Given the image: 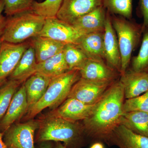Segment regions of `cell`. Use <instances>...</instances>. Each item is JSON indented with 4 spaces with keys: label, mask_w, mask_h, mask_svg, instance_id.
<instances>
[{
    "label": "cell",
    "mask_w": 148,
    "mask_h": 148,
    "mask_svg": "<svg viewBox=\"0 0 148 148\" xmlns=\"http://www.w3.org/2000/svg\"><path fill=\"white\" fill-rule=\"evenodd\" d=\"M81 78L79 71L73 69L52 78L45 94L38 102L27 111L23 120L34 119L47 108H57L68 98L73 86Z\"/></svg>",
    "instance_id": "3957f363"
},
{
    "label": "cell",
    "mask_w": 148,
    "mask_h": 148,
    "mask_svg": "<svg viewBox=\"0 0 148 148\" xmlns=\"http://www.w3.org/2000/svg\"><path fill=\"white\" fill-rule=\"evenodd\" d=\"M21 84L17 81L10 79L0 86V121L5 114L14 95Z\"/></svg>",
    "instance_id": "cb8c5ba5"
},
{
    "label": "cell",
    "mask_w": 148,
    "mask_h": 148,
    "mask_svg": "<svg viewBox=\"0 0 148 148\" xmlns=\"http://www.w3.org/2000/svg\"><path fill=\"white\" fill-rule=\"evenodd\" d=\"M104 34L97 32L83 35L76 45L88 58L105 61Z\"/></svg>",
    "instance_id": "ac0fdd59"
},
{
    "label": "cell",
    "mask_w": 148,
    "mask_h": 148,
    "mask_svg": "<svg viewBox=\"0 0 148 148\" xmlns=\"http://www.w3.org/2000/svg\"><path fill=\"white\" fill-rule=\"evenodd\" d=\"M78 70L81 77L98 82L112 84L120 74L109 66L106 61L88 58Z\"/></svg>",
    "instance_id": "8fae6325"
},
{
    "label": "cell",
    "mask_w": 148,
    "mask_h": 148,
    "mask_svg": "<svg viewBox=\"0 0 148 148\" xmlns=\"http://www.w3.org/2000/svg\"><path fill=\"white\" fill-rule=\"evenodd\" d=\"M37 64L35 51L32 45L25 51L10 79L15 80L23 84L36 72Z\"/></svg>",
    "instance_id": "44dd1931"
},
{
    "label": "cell",
    "mask_w": 148,
    "mask_h": 148,
    "mask_svg": "<svg viewBox=\"0 0 148 148\" xmlns=\"http://www.w3.org/2000/svg\"><path fill=\"white\" fill-rule=\"evenodd\" d=\"M28 110L27 94L24 83L14 95L6 112L0 121V130L5 132L25 116Z\"/></svg>",
    "instance_id": "5bb4252c"
},
{
    "label": "cell",
    "mask_w": 148,
    "mask_h": 148,
    "mask_svg": "<svg viewBox=\"0 0 148 148\" xmlns=\"http://www.w3.org/2000/svg\"><path fill=\"white\" fill-rule=\"evenodd\" d=\"M132 69L134 71L148 73V29L144 33L140 51L132 60Z\"/></svg>",
    "instance_id": "4316f807"
},
{
    "label": "cell",
    "mask_w": 148,
    "mask_h": 148,
    "mask_svg": "<svg viewBox=\"0 0 148 148\" xmlns=\"http://www.w3.org/2000/svg\"><path fill=\"white\" fill-rule=\"evenodd\" d=\"M53 148H67L60 142H56Z\"/></svg>",
    "instance_id": "d590c367"
},
{
    "label": "cell",
    "mask_w": 148,
    "mask_h": 148,
    "mask_svg": "<svg viewBox=\"0 0 148 148\" xmlns=\"http://www.w3.org/2000/svg\"><path fill=\"white\" fill-rule=\"evenodd\" d=\"M2 43V41L1 40V39H0V46H1V44Z\"/></svg>",
    "instance_id": "74e56055"
},
{
    "label": "cell",
    "mask_w": 148,
    "mask_h": 148,
    "mask_svg": "<svg viewBox=\"0 0 148 148\" xmlns=\"http://www.w3.org/2000/svg\"><path fill=\"white\" fill-rule=\"evenodd\" d=\"M68 71L69 68L64 59L63 51L45 61L38 63L36 73L52 78Z\"/></svg>",
    "instance_id": "603a6c76"
},
{
    "label": "cell",
    "mask_w": 148,
    "mask_h": 148,
    "mask_svg": "<svg viewBox=\"0 0 148 148\" xmlns=\"http://www.w3.org/2000/svg\"><path fill=\"white\" fill-rule=\"evenodd\" d=\"M63 53L69 71L78 70L88 59L82 51L74 44H66L63 49Z\"/></svg>",
    "instance_id": "d4e9b609"
},
{
    "label": "cell",
    "mask_w": 148,
    "mask_h": 148,
    "mask_svg": "<svg viewBox=\"0 0 148 148\" xmlns=\"http://www.w3.org/2000/svg\"><path fill=\"white\" fill-rule=\"evenodd\" d=\"M64 0H45L36 1L32 6V12L45 18L56 17Z\"/></svg>",
    "instance_id": "83f0119b"
},
{
    "label": "cell",
    "mask_w": 148,
    "mask_h": 148,
    "mask_svg": "<svg viewBox=\"0 0 148 148\" xmlns=\"http://www.w3.org/2000/svg\"><path fill=\"white\" fill-rule=\"evenodd\" d=\"M90 148H104V146L102 143L100 142H97L92 144Z\"/></svg>",
    "instance_id": "836d02e7"
},
{
    "label": "cell",
    "mask_w": 148,
    "mask_h": 148,
    "mask_svg": "<svg viewBox=\"0 0 148 148\" xmlns=\"http://www.w3.org/2000/svg\"><path fill=\"white\" fill-rule=\"evenodd\" d=\"M125 99L122 85L116 80L97 102L92 114L83 121L87 138L108 143L114 130L120 125Z\"/></svg>",
    "instance_id": "6da1fadb"
},
{
    "label": "cell",
    "mask_w": 148,
    "mask_h": 148,
    "mask_svg": "<svg viewBox=\"0 0 148 148\" xmlns=\"http://www.w3.org/2000/svg\"><path fill=\"white\" fill-rule=\"evenodd\" d=\"M7 80L6 79L0 81V86H1Z\"/></svg>",
    "instance_id": "8d00e7d4"
},
{
    "label": "cell",
    "mask_w": 148,
    "mask_h": 148,
    "mask_svg": "<svg viewBox=\"0 0 148 148\" xmlns=\"http://www.w3.org/2000/svg\"><path fill=\"white\" fill-rule=\"evenodd\" d=\"M138 10L143 18L144 30L148 29V0H139Z\"/></svg>",
    "instance_id": "4dcf8cb0"
},
{
    "label": "cell",
    "mask_w": 148,
    "mask_h": 148,
    "mask_svg": "<svg viewBox=\"0 0 148 148\" xmlns=\"http://www.w3.org/2000/svg\"><path fill=\"white\" fill-rule=\"evenodd\" d=\"M45 17L32 11L9 16L0 36L2 42L21 43L38 36L42 29Z\"/></svg>",
    "instance_id": "277c9868"
},
{
    "label": "cell",
    "mask_w": 148,
    "mask_h": 148,
    "mask_svg": "<svg viewBox=\"0 0 148 148\" xmlns=\"http://www.w3.org/2000/svg\"><path fill=\"white\" fill-rule=\"evenodd\" d=\"M53 146L51 141H45L39 143L37 148H53Z\"/></svg>",
    "instance_id": "d6a6232c"
},
{
    "label": "cell",
    "mask_w": 148,
    "mask_h": 148,
    "mask_svg": "<svg viewBox=\"0 0 148 148\" xmlns=\"http://www.w3.org/2000/svg\"><path fill=\"white\" fill-rule=\"evenodd\" d=\"M104 47L106 63L120 74L121 57L118 41L112 24L110 14L108 11L104 30Z\"/></svg>",
    "instance_id": "4fadbf2b"
},
{
    "label": "cell",
    "mask_w": 148,
    "mask_h": 148,
    "mask_svg": "<svg viewBox=\"0 0 148 148\" xmlns=\"http://www.w3.org/2000/svg\"><path fill=\"white\" fill-rule=\"evenodd\" d=\"M107 144L119 148H148V137L139 135L119 125L114 130Z\"/></svg>",
    "instance_id": "e0dca14e"
},
{
    "label": "cell",
    "mask_w": 148,
    "mask_h": 148,
    "mask_svg": "<svg viewBox=\"0 0 148 148\" xmlns=\"http://www.w3.org/2000/svg\"><path fill=\"white\" fill-rule=\"evenodd\" d=\"M51 79L36 73L24 83L28 104V110L36 104L45 94Z\"/></svg>",
    "instance_id": "ffe728a7"
},
{
    "label": "cell",
    "mask_w": 148,
    "mask_h": 148,
    "mask_svg": "<svg viewBox=\"0 0 148 148\" xmlns=\"http://www.w3.org/2000/svg\"><path fill=\"white\" fill-rule=\"evenodd\" d=\"M30 42L12 44L2 42L0 46V81L6 79L14 71Z\"/></svg>",
    "instance_id": "30bf717a"
},
{
    "label": "cell",
    "mask_w": 148,
    "mask_h": 148,
    "mask_svg": "<svg viewBox=\"0 0 148 148\" xmlns=\"http://www.w3.org/2000/svg\"><path fill=\"white\" fill-rule=\"evenodd\" d=\"M82 36L71 24L57 17L46 18L43 27L38 35L65 44L75 45Z\"/></svg>",
    "instance_id": "52a82bcc"
},
{
    "label": "cell",
    "mask_w": 148,
    "mask_h": 148,
    "mask_svg": "<svg viewBox=\"0 0 148 148\" xmlns=\"http://www.w3.org/2000/svg\"><path fill=\"white\" fill-rule=\"evenodd\" d=\"M133 0H102V4L111 14L119 15L127 19L132 16Z\"/></svg>",
    "instance_id": "484cf974"
},
{
    "label": "cell",
    "mask_w": 148,
    "mask_h": 148,
    "mask_svg": "<svg viewBox=\"0 0 148 148\" xmlns=\"http://www.w3.org/2000/svg\"><path fill=\"white\" fill-rule=\"evenodd\" d=\"M3 133L0 132V148H8L2 139Z\"/></svg>",
    "instance_id": "e575fe53"
},
{
    "label": "cell",
    "mask_w": 148,
    "mask_h": 148,
    "mask_svg": "<svg viewBox=\"0 0 148 148\" xmlns=\"http://www.w3.org/2000/svg\"><path fill=\"white\" fill-rule=\"evenodd\" d=\"M37 63H40L62 52L66 44L46 37L37 36L32 38Z\"/></svg>",
    "instance_id": "d6986e66"
},
{
    "label": "cell",
    "mask_w": 148,
    "mask_h": 148,
    "mask_svg": "<svg viewBox=\"0 0 148 148\" xmlns=\"http://www.w3.org/2000/svg\"><path fill=\"white\" fill-rule=\"evenodd\" d=\"M37 134L38 143L45 141L62 142L67 148H80L87 138L82 124L60 118L46 115L40 119Z\"/></svg>",
    "instance_id": "7a4b0ae2"
},
{
    "label": "cell",
    "mask_w": 148,
    "mask_h": 148,
    "mask_svg": "<svg viewBox=\"0 0 148 148\" xmlns=\"http://www.w3.org/2000/svg\"><path fill=\"white\" fill-rule=\"evenodd\" d=\"M123 110V112L141 111L148 113V90L138 97L125 100Z\"/></svg>",
    "instance_id": "f546056e"
},
{
    "label": "cell",
    "mask_w": 148,
    "mask_h": 148,
    "mask_svg": "<svg viewBox=\"0 0 148 148\" xmlns=\"http://www.w3.org/2000/svg\"><path fill=\"white\" fill-rule=\"evenodd\" d=\"M113 83L98 82L81 77L73 86L68 98H75L86 104H95Z\"/></svg>",
    "instance_id": "ba28073f"
},
{
    "label": "cell",
    "mask_w": 148,
    "mask_h": 148,
    "mask_svg": "<svg viewBox=\"0 0 148 148\" xmlns=\"http://www.w3.org/2000/svg\"><path fill=\"white\" fill-rule=\"evenodd\" d=\"M120 125L135 133L148 137V113L141 111L123 112Z\"/></svg>",
    "instance_id": "7402d4cb"
},
{
    "label": "cell",
    "mask_w": 148,
    "mask_h": 148,
    "mask_svg": "<svg viewBox=\"0 0 148 148\" xmlns=\"http://www.w3.org/2000/svg\"><path fill=\"white\" fill-rule=\"evenodd\" d=\"M103 5L102 0H64L56 17L69 24Z\"/></svg>",
    "instance_id": "7c38bea8"
},
{
    "label": "cell",
    "mask_w": 148,
    "mask_h": 148,
    "mask_svg": "<svg viewBox=\"0 0 148 148\" xmlns=\"http://www.w3.org/2000/svg\"><path fill=\"white\" fill-rule=\"evenodd\" d=\"M120 76L125 99L138 97L148 90V73L127 70Z\"/></svg>",
    "instance_id": "2e32d148"
},
{
    "label": "cell",
    "mask_w": 148,
    "mask_h": 148,
    "mask_svg": "<svg viewBox=\"0 0 148 148\" xmlns=\"http://www.w3.org/2000/svg\"><path fill=\"white\" fill-rule=\"evenodd\" d=\"M110 14L112 24L117 37L121 57V75L127 71L132 52L139 43L144 29L143 26L124 17Z\"/></svg>",
    "instance_id": "5b68a950"
},
{
    "label": "cell",
    "mask_w": 148,
    "mask_h": 148,
    "mask_svg": "<svg viewBox=\"0 0 148 148\" xmlns=\"http://www.w3.org/2000/svg\"><path fill=\"white\" fill-rule=\"evenodd\" d=\"M107 11L103 5L78 18L71 24L83 35L97 32H103Z\"/></svg>",
    "instance_id": "9a60e30c"
},
{
    "label": "cell",
    "mask_w": 148,
    "mask_h": 148,
    "mask_svg": "<svg viewBox=\"0 0 148 148\" xmlns=\"http://www.w3.org/2000/svg\"><path fill=\"white\" fill-rule=\"evenodd\" d=\"M5 0H0V36L2 34L6 24L7 18L3 15L4 10Z\"/></svg>",
    "instance_id": "1f68e13d"
},
{
    "label": "cell",
    "mask_w": 148,
    "mask_h": 148,
    "mask_svg": "<svg viewBox=\"0 0 148 148\" xmlns=\"http://www.w3.org/2000/svg\"><path fill=\"white\" fill-rule=\"evenodd\" d=\"M38 0H5V13L11 16L32 10L34 3Z\"/></svg>",
    "instance_id": "f1b7e54d"
},
{
    "label": "cell",
    "mask_w": 148,
    "mask_h": 148,
    "mask_svg": "<svg viewBox=\"0 0 148 148\" xmlns=\"http://www.w3.org/2000/svg\"><path fill=\"white\" fill-rule=\"evenodd\" d=\"M97 103L86 104L75 98H68L57 108L47 115L70 121H84L92 114Z\"/></svg>",
    "instance_id": "9c48e42d"
},
{
    "label": "cell",
    "mask_w": 148,
    "mask_h": 148,
    "mask_svg": "<svg viewBox=\"0 0 148 148\" xmlns=\"http://www.w3.org/2000/svg\"><path fill=\"white\" fill-rule=\"evenodd\" d=\"M40 125V119H34L12 124L5 132L4 142L8 148H35V132Z\"/></svg>",
    "instance_id": "8992f818"
}]
</instances>
